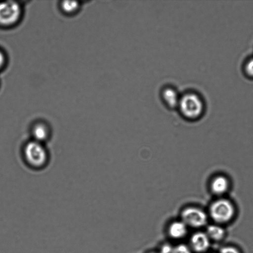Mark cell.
I'll use <instances>...</instances> for the list:
<instances>
[{"instance_id": "cell-1", "label": "cell", "mask_w": 253, "mask_h": 253, "mask_svg": "<svg viewBox=\"0 0 253 253\" xmlns=\"http://www.w3.org/2000/svg\"><path fill=\"white\" fill-rule=\"evenodd\" d=\"M22 154L26 165L34 169H41L49 162V154L45 144L31 139L24 145Z\"/></svg>"}, {"instance_id": "cell-9", "label": "cell", "mask_w": 253, "mask_h": 253, "mask_svg": "<svg viewBox=\"0 0 253 253\" xmlns=\"http://www.w3.org/2000/svg\"><path fill=\"white\" fill-rule=\"evenodd\" d=\"M229 188L228 179L223 175H218L214 177L210 183V188L215 195L221 196L225 194Z\"/></svg>"}, {"instance_id": "cell-3", "label": "cell", "mask_w": 253, "mask_h": 253, "mask_svg": "<svg viewBox=\"0 0 253 253\" xmlns=\"http://www.w3.org/2000/svg\"><path fill=\"white\" fill-rule=\"evenodd\" d=\"M210 214L212 219L218 223H225L230 220L235 214V208L229 200L220 198L210 206Z\"/></svg>"}, {"instance_id": "cell-12", "label": "cell", "mask_w": 253, "mask_h": 253, "mask_svg": "<svg viewBox=\"0 0 253 253\" xmlns=\"http://www.w3.org/2000/svg\"><path fill=\"white\" fill-rule=\"evenodd\" d=\"M79 7V3L76 1L66 0L62 3L63 10L66 12H73L76 11Z\"/></svg>"}, {"instance_id": "cell-11", "label": "cell", "mask_w": 253, "mask_h": 253, "mask_svg": "<svg viewBox=\"0 0 253 253\" xmlns=\"http://www.w3.org/2000/svg\"><path fill=\"white\" fill-rule=\"evenodd\" d=\"M207 235L210 239L218 241L222 239L225 235L224 229L219 225L211 224L207 228Z\"/></svg>"}, {"instance_id": "cell-13", "label": "cell", "mask_w": 253, "mask_h": 253, "mask_svg": "<svg viewBox=\"0 0 253 253\" xmlns=\"http://www.w3.org/2000/svg\"><path fill=\"white\" fill-rule=\"evenodd\" d=\"M172 253H192V252L186 245L180 244L173 249Z\"/></svg>"}, {"instance_id": "cell-6", "label": "cell", "mask_w": 253, "mask_h": 253, "mask_svg": "<svg viewBox=\"0 0 253 253\" xmlns=\"http://www.w3.org/2000/svg\"><path fill=\"white\" fill-rule=\"evenodd\" d=\"M51 129L48 124L42 121L34 123L31 127V139L44 143L50 138Z\"/></svg>"}, {"instance_id": "cell-17", "label": "cell", "mask_w": 253, "mask_h": 253, "mask_svg": "<svg viewBox=\"0 0 253 253\" xmlns=\"http://www.w3.org/2000/svg\"><path fill=\"white\" fill-rule=\"evenodd\" d=\"M5 58L3 54L0 51V69L4 63Z\"/></svg>"}, {"instance_id": "cell-10", "label": "cell", "mask_w": 253, "mask_h": 253, "mask_svg": "<svg viewBox=\"0 0 253 253\" xmlns=\"http://www.w3.org/2000/svg\"><path fill=\"white\" fill-rule=\"evenodd\" d=\"M187 225L182 220L174 221L169 227V234L173 238H181L187 233Z\"/></svg>"}, {"instance_id": "cell-14", "label": "cell", "mask_w": 253, "mask_h": 253, "mask_svg": "<svg viewBox=\"0 0 253 253\" xmlns=\"http://www.w3.org/2000/svg\"><path fill=\"white\" fill-rule=\"evenodd\" d=\"M219 253H241L236 248L231 246H226L222 248Z\"/></svg>"}, {"instance_id": "cell-2", "label": "cell", "mask_w": 253, "mask_h": 253, "mask_svg": "<svg viewBox=\"0 0 253 253\" xmlns=\"http://www.w3.org/2000/svg\"><path fill=\"white\" fill-rule=\"evenodd\" d=\"M203 108L200 97L195 93L187 92L181 94L176 110L183 119L193 121L201 117Z\"/></svg>"}, {"instance_id": "cell-8", "label": "cell", "mask_w": 253, "mask_h": 253, "mask_svg": "<svg viewBox=\"0 0 253 253\" xmlns=\"http://www.w3.org/2000/svg\"><path fill=\"white\" fill-rule=\"evenodd\" d=\"M191 244L195 251L203 252L209 248L210 239L206 233L197 232L191 237Z\"/></svg>"}, {"instance_id": "cell-16", "label": "cell", "mask_w": 253, "mask_h": 253, "mask_svg": "<svg viewBox=\"0 0 253 253\" xmlns=\"http://www.w3.org/2000/svg\"><path fill=\"white\" fill-rule=\"evenodd\" d=\"M172 250L169 246L166 245L162 248L161 253H172Z\"/></svg>"}, {"instance_id": "cell-4", "label": "cell", "mask_w": 253, "mask_h": 253, "mask_svg": "<svg viewBox=\"0 0 253 253\" xmlns=\"http://www.w3.org/2000/svg\"><path fill=\"white\" fill-rule=\"evenodd\" d=\"M181 220L187 225L200 227L206 224L208 216L202 209L195 206H189L184 208L181 212Z\"/></svg>"}, {"instance_id": "cell-7", "label": "cell", "mask_w": 253, "mask_h": 253, "mask_svg": "<svg viewBox=\"0 0 253 253\" xmlns=\"http://www.w3.org/2000/svg\"><path fill=\"white\" fill-rule=\"evenodd\" d=\"M181 94L171 86L164 87L161 91V98L165 106L169 109H176Z\"/></svg>"}, {"instance_id": "cell-15", "label": "cell", "mask_w": 253, "mask_h": 253, "mask_svg": "<svg viewBox=\"0 0 253 253\" xmlns=\"http://www.w3.org/2000/svg\"><path fill=\"white\" fill-rule=\"evenodd\" d=\"M246 71L249 75L253 76V59L250 60L247 63Z\"/></svg>"}, {"instance_id": "cell-5", "label": "cell", "mask_w": 253, "mask_h": 253, "mask_svg": "<svg viewBox=\"0 0 253 253\" xmlns=\"http://www.w3.org/2000/svg\"><path fill=\"white\" fill-rule=\"evenodd\" d=\"M20 5L13 1L0 2V24L9 26L15 23L21 15Z\"/></svg>"}]
</instances>
